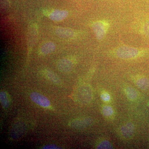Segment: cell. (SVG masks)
I'll return each mask as SVG.
<instances>
[{
  "label": "cell",
  "mask_w": 149,
  "mask_h": 149,
  "mask_svg": "<svg viewBox=\"0 0 149 149\" xmlns=\"http://www.w3.org/2000/svg\"><path fill=\"white\" fill-rule=\"evenodd\" d=\"M42 149H61V148H60L56 145H54V144H51V145H47L45 146L42 148Z\"/></svg>",
  "instance_id": "cell-19"
},
{
  "label": "cell",
  "mask_w": 149,
  "mask_h": 149,
  "mask_svg": "<svg viewBox=\"0 0 149 149\" xmlns=\"http://www.w3.org/2000/svg\"><path fill=\"white\" fill-rule=\"evenodd\" d=\"M102 113L105 117L111 118L114 116V111L112 107L108 105H105L102 107Z\"/></svg>",
  "instance_id": "cell-13"
},
{
  "label": "cell",
  "mask_w": 149,
  "mask_h": 149,
  "mask_svg": "<svg viewBox=\"0 0 149 149\" xmlns=\"http://www.w3.org/2000/svg\"><path fill=\"white\" fill-rule=\"evenodd\" d=\"M1 7L3 8H6L8 6L9 2L8 0H1Z\"/></svg>",
  "instance_id": "cell-20"
},
{
  "label": "cell",
  "mask_w": 149,
  "mask_h": 149,
  "mask_svg": "<svg viewBox=\"0 0 149 149\" xmlns=\"http://www.w3.org/2000/svg\"><path fill=\"white\" fill-rule=\"evenodd\" d=\"M135 128L133 124L128 123L123 125L119 130V134L123 139L129 140L134 136Z\"/></svg>",
  "instance_id": "cell-4"
},
{
  "label": "cell",
  "mask_w": 149,
  "mask_h": 149,
  "mask_svg": "<svg viewBox=\"0 0 149 149\" xmlns=\"http://www.w3.org/2000/svg\"><path fill=\"white\" fill-rule=\"evenodd\" d=\"M125 94L128 100L131 101H135L138 100L139 94L136 89L132 87L127 86L124 89Z\"/></svg>",
  "instance_id": "cell-12"
},
{
  "label": "cell",
  "mask_w": 149,
  "mask_h": 149,
  "mask_svg": "<svg viewBox=\"0 0 149 149\" xmlns=\"http://www.w3.org/2000/svg\"><path fill=\"white\" fill-rule=\"evenodd\" d=\"M45 72L46 76L53 83L56 84H58L60 83V80L58 76L52 70L47 69L45 70Z\"/></svg>",
  "instance_id": "cell-15"
},
{
  "label": "cell",
  "mask_w": 149,
  "mask_h": 149,
  "mask_svg": "<svg viewBox=\"0 0 149 149\" xmlns=\"http://www.w3.org/2000/svg\"><path fill=\"white\" fill-rule=\"evenodd\" d=\"M101 98L102 101L106 103H109L111 101V97L108 92L106 91H102L101 93Z\"/></svg>",
  "instance_id": "cell-17"
},
{
  "label": "cell",
  "mask_w": 149,
  "mask_h": 149,
  "mask_svg": "<svg viewBox=\"0 0 149 149\" xmlns=\"http://www.w3.org/2000/svg\"><path fill=\"white\" fill-rule=\"evenodd\" d=\"M38 31L35 25H31L28 28L27 32V45L29 48H32L37 41Z\"/></svg>",
  "instance_id": "cell-6"
},
{
  "label": "cell",
  "mask_w": 149,
  "mask_h": 149,
  "mask_svg": "<svg viewBox=\"0 0 149 149\" xmlns=\"http://www.w3.org/2000/svg\"><path fill=\"white\" fill-rule=\"evenodd\" d=\"M56 33L58 37L63 39H71L76 35L73 29L64 27H58L56 29Z\"/></svg>",
  "instance_id": "cell-8"
},
{
  "label": "cell",
  "mask_w": 149,
  "mask_h": 149,
  "mask_svg": "<svg viewBox=\"0 0 149 149\" xmlns=\"http://www.w3.org/2000/svg\"><path fill=\"white\" fill-rule=\"evenodd\" d=\"M68 15V12L66 10H56L50 15L49 18L54 21H60L66 18Z\"/></svg>",
  "instance_id": "cell-11"
},
{
  "label": "cell",
  "mask_w": 149,
  "mask_h": 149,
  "mask_svg": "<svg viewBox=\"0 0 149 149\" xmlns=\"http://www.w3.org/2000/svg\"><path fill=\"white\" fill-rule=\"evenodd\" d=\"M133 78L136 85L141 90L146 91L149 88V80L146 76L143 74H137Z\"/></svg>",
  "instance_id": "cell-7"
},
{
  "label": "cell",
  "mask_w": 149,
  "mask_h": 149,
  "mask_svg": "<svg viewBox=\"0 0 149 149\" xmlns=\"http://www.w3.org/2000/svg\"></svg>",
  "instance_id": "cell-21"
},
{
  "label": "cell",
  "mask_w": 149,
  "mask_h": 149,
  "mask_svg": "<svg viewBox=\"0 0 149 149\" xmlns=\"http://www.w3.org/2000/svg\"><path fill=\"white\" fill-rule=\"evenodd\" d=\"M110 56L124 60H131L149 57V47H136L120 45L108 52Z\"/></svg>",
  "instance_id": "cell-1"
},
{
  "label": "cell",
  "mask_w": 149,
  "mask_h": 149,
  "mask_svg": "<svg viewBox=\"0 0 149 149\" xmlns=\"http://www.w3.org/2000/svg\"><path fill=\"white\" fill-rule=\"evenodd\" d=\"M0 100L2 105L4 108H8L9 106L10 102L9 99L7 94L1 91L0 94Z\"/></svg>",
  "instance_id": "cell-16"
},
{
  "label": "cell",
  "mask_w": 149,
  "mask_h": 149,
  "mask_svg": "<svg viewBox=\"0 0 149 149\" xmlns=\"http://www.w3.org/2000/svg\"><path fill=\"white\" fill-rule=\"evenodd\" d=\"M136 29L144 39L149 41V15L141 17L136 22Z\"/></svg>",
  "instance_id": "cell-3"
},
{
  "label": "cell",
  "mask_w": 149,
  "mask_h": 149,
  "mask_svg": "<svg viewBox=\"0 0 149 149\" xmlns=\"http://www.w3.org/2000/svg\"><path fill=\"white\" fill-rule=\"evenodd\" d=\"M30 98L32 101L41 107L47 108L50 105L49 99L40 93L33 92L30 95Z\"/></svg>",
  "instance_id": "cell-5"
},
{
  "label": "cell",
  "mask_w": 149,
  "mask_h": 149,
  "mask_svg": "<svg viewBox=\"0 0 149 149\" xmlns=\"http://www.w3.org/2000/svg\"><path fill=\"white\" fill-rule=\"evenodd\" d=\"M73 63L68 59L64 58L58 62V67L61 72H68L70 71L73 67Z\"/></svg>",
  "instance_id": "cell-9"
},
{
  "label": "cell",
  "mask_w": 149,
  "mask_h": 149,
  "mask_svg": "<svg viewBox=\"0 0 149 149\" xmlns=\"http://www.w3.org/2000/svg\"><path fill=\"white\" fill-rule=\"evenodd\" d=\"M55 48V45L54 43L49 42L43 45L41 49V51L42 53L44 54H48L53 52Z\"/></svg>",
  "instance_id": "cell-14"
},
{
  "label": "cell",
  "mask_w": 149,
  "mask_h": 149,
  "mask_svg": "<svg viewBox=\"0 0 149 149\" xmlns=\"http://www.w3.org/2000/svg\"><path fill=\"white\" fill-rule=\"evenodd\" d=\"M97 149H112L113 146L111 144L107 141H102L98 144L97 146Z\"/></svg>",
  "instance_id": "cell-18"
},
{
  "label": "cell",
  "mask_w": 149,
  "mask_h": 149,
  "mask_svg": "<svg viewBox=\"0 0 149 149\" xmlns=\"http://www.w3.org/2000/svg\"><path fill=\"white\" fill-rule=\"evenodd\" d=\"M92 120L88 118L75 119L70 123V126L75 128H84L92 123Z\"/></svg>",
  "instance_id": "cell-10"
},
{
  "label": "cell",
  "mask_w": 149,
  "mask_h": 149,
  "mask_svg": "<svg viewBox=\"0 0 149 149\" xmlns=\"http://www.w3.org/2000/svg\"><path fill=\"white\" fill-rule=\"evenodd\" d=\"M91 27L97 40L99 42H102L107 34L111 24L108 20L101 19L93 22Z\"/></svg>",
  "instance_id": "cell-2"
}]
</instances>
